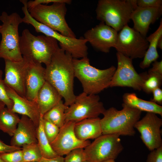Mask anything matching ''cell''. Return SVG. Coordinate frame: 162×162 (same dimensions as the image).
Returning a JSON list of instances; mask_svg holds the SVG:
<instances>
[{"label":"cell","instance_id":"obj_1","mask_svg":"<svg viewBox=\"0 0 162 162\" xmlns=\"http://www.w3.org/2000/svg\"><path fill=\"white\" fill-rule=\"evenodd\" d=\"M73 58L70 54L59 47L45 68L46 81L56 89L68 106L74 102L76 96L74 91Z\"/></svg>","mask_w":162,"mask_h":162},{"label":"cell","instance_id":"obj_2","mask_svg":"<svg viewBox=\"0 0 162 162\" xmlns=\"http://www.w3.org/2000/svg\"><path fill=\"white\" fill-rule=\"evenodd\" d=\"M73 62L75 77L81 83L83 92L88 94H97L110 87L116 69L114 66L99 69L90 64L87 57L80 59L73 58Z\"/></svg>","mask_w":162,"mask_h":162},{"label":"cell","instance_id":"obj_3","mask_svg":"<svg viewBox=\"0 0 162 162\" xmlns=\"http://www.w3.org/2000/svg\"><path fill=\"white\" fill-rule=\"evenodd\" d=\"M118 110L113 107L105 110L100 119L102 134H116L133 136L136 134L134 125L140 117L142 112L122 104Z\"/></svg>","mask_w":162,"mask_h":162},{"label":"cell","instance_id":"obj_4","mask_svg":"<svg viewBox=\"0 0 162 162\" xmlns=\"http://www.w3.org/2000/svg\"><path fill=\"white\" fill-rule=\"evenodd\" d=\"M59 47L58 41L53 38L44 35L36 36L27 29H24L20 36V49L22 56L46 66Z\"/></svg>","mask_w":162,"mask_h":162},{"label":"cell","instance_id":"obj_5","mask_svg":"<svg viewBox=\"0 0 162 162\" xmlns=\"http://www.w3.org/2000/svg\"><path fill=\"white\" fill-rule=\"evenodd\" d=\"M136 0H100L96 9L97 19L119 32L128 25Z\"/></svg>","mask_w":162,"mask_h":162},{"label":"cell","instance_id":"obj_6","mask_svg":"<svg viewBox=\"0 0 162 162\" xmlns=\"http://www.w3.org/2000/svg\"><path fill=\"white\" fill-rule=\"evenodd\" d=\"M0 20L2 23L0 29V58L14 62L22 61L23 57L20 51L18 27L23 22L22 18L16 12L8 15L3 11Z\"/></svg>","mask_w":162,"mask_h":162},{"label":"cell","instance_id":"obj_7","mask_svg":"<svg viewBox=\"0 0 162 162\" xmlns=\"http://www.w3.org/2000/svg\"><path fill=\"white\" fill-rule=\"evenodd\" d=\"M71 2L70 0H61L50 5L39 4L28 10L31 16L38 22L63 35L76 38L65 19L66 4Z\"/></svg>","mask_w":162,"mask_h":162},{"label":"cell","instance_id":"obj_8","mask_svg":"<svg viewBox=\"0 0 162 162\" xmlns=\"http://www.w3.org/2000/svg\"><path fill=\"white\" fill-rule=\"evenodd\" d=\"M22 10L24 16L23 22L32 25L35 31L41 33L45 35L50 37L59 42L60 48L70 54L74 58L78 59L87 57V40L84 38L79 39L71 38L63 35L34 19L29 14L27 7V2H22Z\"/></svg>","mask_w":162,"mask_h":162},{"label":"cell","instance_id":"obj_9","mask_svg":"<svg viewBox=\"0 0 162 162\" xmlns=\"http://www.w3.org/2000/svg\"><path fill=\"white\" fill-rule=\"evenodd\" d=\"M86 160L89 162H104L115 160L124 148L120 136L102 134L84 148Z\"/></svg>","mask_w":162,"mask_h":162},{"label":"cell","instance_id":"obj_10","mask_svg":"<svg viewBox=\"0 0 162 162\" xmlns=\"http://www.w3.org/2000/svg\"><path fill=\"white\" fill-rule=\"evenodd\" d=\"M105 110L99 96L88 94L83 92L76 96L74 102L66 109L65 123L69 121L76 122L98 117Z\"/></svg>","mask_w":162,"mask_h":162},{"label":"cell","instance_id":"obj_11","mask_svg":"<svg viewBox=\"0 0 162 162\" xmlns=\"http://www.w3.org/2000/svg\"><path fill=\"white\" fill-rule=\"evenodd\" d=\"M146 37L127 25L118 32L114 48L132 59L143 58L148 48Z\"/></svg>","mask_w":162,"mask_h":162},{"label":"cell","instance_id":"obj_12","mask_svg":"<svg viewBox=\"0 0 162 162\" xmlns=\"http://www.w3.org/2000/svg\"><path fill=\"white\" fill-rule=\"evenodd\" d=\"M116 55L117 67L110 87H127L136 90H142L145 73L139 74L137 72L130 58L118 52Z\"/></svg>","mask_w":162,"mask_h":162},{"label":"cell","instance_id":"obj_13","mask_svg":"<svg viewBox=\"0 0 162 162\" xmlns=\"http://www.w3.org/2000/svg\"><path fill=\"white\" fill-rule=\"evenodd\" d=\"M162 119L152 112H147L135 124L134 128L140 133L142 142L150 151L162 146Z\"/></svg>","mask_w":162,"mask_h":162},{"label":"cell","instance_id":"obj_14","mask_svg":"<svg viewBox=\"0 0 162 162\" xmlns=\"http://www.w3.org/2000/svg\"><path fill=\"white\" fill-rule=\"evenodd\" d=\"M20 62L5 60L4 84L14 90L18 95L26 97V82L30 60L23 57Z\"/></svg>","mask_w":162,"mask_h":162},{"label":"cell","instance_id":"obj_15","mask_svg":"<svg viewBox=\"0 0 162 162\" xmlns=\"http://www.w3.org/2000/svg\"><path fill=\"white\" fill-rule=\"evenodd\" d=\"M75 123L73 121L65 122L60 128L57 136L50 144L58 155L63 156L76 148H84L91 143L88 140L83 141L77 138L74 131Z\"/></svg>","mask_w":162,"mask_h":162},{"label":"cell","instance_id":"obj_16","mask_svg":"<svg viewBox=\"0 0 162 162\" xmlns=\"http://www.w3.org/2000/svg\"><path fill=\"white\" fill-rule=\"evenodd\" d=\"M118 32L103 22L87 31L84 38L95 49L108 53L112 47H115Z\"/></svg>","mask_w":162,"mask_h":162},{"label":"cell","instance_id":"obj_17","mask_svg":"<svg viewBox=\"0 0 162 162\" xmlns=\"http://www.w3.org/2000/svg\"><path fill=\"white\" fill-rule=\"evenodd\" d=\"M5 86L8 96L13 102L12 111L27 116L38 128L41 116L36 102L20 96L11 88L5 84Z\"/></svg>","mask_w":162,"mask_h":162},{"label":"cell","instance_id":"obj_18","mask_svg":"<svg viewBox=\"0 0 162 162\" xmlns=\"http://www.w3.org/2000/svg\"><path fill=\"white\" fill-rule=\"evenodd\" d=\"M162 14V8L137 7L133 11L131 20L133 28L146 37L151 24L154 23Z\"/></svg>","mask_w":162,"mask_h":162},{"label":"cell","instance_id":"obj_19","mask_svg":"<svg viewBox=\"0 0 162 162\" xmlns=\"http://www.w3.org/2000/svg\"><path fill=\"white\" fill-rule=\"evenodd\" d=\"M26 79V98L31 101H36L38 92L46 82L45 68L41 64L30 60Z\"/></svg>","mask_w":162,"mask_h":162},{"label":"cell","instance_id":"obj_20","mask_svg":"<svg viewBox=\"0 0 162 162\" xmlns=\"http://www.w3.org/2000/svg\"><path fill=\"white\" fill-rule=\"evenodd\" d=\"M37 128L29 117L22 115L12 136L10 145L21 147L24 145L38 143Z\"/></svg>","mask_w":162,"mask_h":162},{"label":"cell","instance_id":"obj_21","mask_svg":"<svg viewBox=\"0 0 162 162\" xmlns=\"http://www.w3.org/2000/svg\"><path fill=\"white\" fill-rule=\"evenodd\" d=\"M62 98L56 89L46 81L39 91L35 101L41 116L43 117L45 113L62 100Z\"/></svg>","mask_w":162,"mask_h":162},{"label":"cell","instance_id":"obj_22","mask_svg":"<svg viewBox=\"0 0 162 162\" xmlns=\"http://www.w3.org/2000/svg\"><path fill=\"white\" fill-rule=\"evenodd\" d=\"M74 131L76 136L80 140L95 139L102 135L100 118H88L76 122Z\"/></svg>","mask_w":162,"mask_h":162},{"label":"cell","instance_id":"obj_23","mask_svg":"<svg viewBox=\"0 0 162 162\" xmlns=\"http://www.w3.org/2000/svg\"><path fill=\"white\" fill-rule=\"evenodd\" d=\"M124 104L141 111L152 112L162 116V106L151 100L139 98L134 93H126L123 96Z\"/></svg>","mask_w":162,"mask_h":162},{"label":"cell","instance_id":"obj_24","mask_svg":"<svg viewBox=\"0 0 162 162\" xmlns=\"http://www.w3.org/2000/svg\"><path fill=\"white\" fill-rule=\"evenodd\" d=\"M162 36V20L161 19L159 26L157 30L146 38L149 43L148 48L144 56L143 60L139 64L140 67L144 69L149 67L152 63L157 60L159 57L157 50L158 41Z\"/></svg>","mask_w":162,"mask_h":162},{"label":"cell","instance_id":"obj_25","mask_svg":"<svg viewBox=\"0 0 162 162\" xmlns=\"http://www.w3.org/2000/svg\"><path fill=\"white\" fill-rule=\"evenodd\" d=\"M20 119L16 113L4 107L0 111V130L12 136Z\"/></svg>","mask_w":162,"mask_h":162},{"label":"cell","instance_id":"obj_26","mask_svg":"<svg viewBox=\"0 0 162 162\" xmlns=\"http://www.w3.org/2000/svg\"><path fill=\"white\" fill-rule=\"evenodd\" d=\"M68 107L62 100L45 113L42 117L43 118L60 128L65 123V112Z\"/></svg>","mask_w":162,"mask_h":162},{"label":"cell","instance_id":"obj_27","mask_svg":"<svg viewBox=\"0 0 162 162\" xmlns=\"http://www.w3.org/2000/svg\"><path fill=\"white\" fill-rule=\"evenodd\" d=\"M43 117L41 116L37 130L38 144L43 158H51L58 155L52 149L44 133L43 125Z\"/></svg>","mask_w":162,"mask_h":162},{"label":"cell","instance_id":"obj_28","mask_svg":"<svg viewBox=\"0 0 162 162\" xmlns=\"http://www.w3.org/2000/svg\"><path fill=\"white\" fill-rule=\"evenodd\" d=\"M21 150L23 162H39L43 158L38 143L24 145Z\"/></svg>","mask_w":162,"mask_h":162},{"label":"cell","instance_id":"obj_29","mask_svg":"<svg viewBox=\"0 0 162 162\" xmlns=\"http://www.w3.org/2000/svg\"><path fill=\"white\" fill-rule=\"evenodd\" d=\"M162 80V75L154 73H145L142 90L146 93L152 92L154 89L160 88Z\"/></svg>","mask_w":162,"mask_h":162},{"label":"cell","instance_id":"obj_30","mask_svg":"<svg viewBox=\"0 0 162 162\" xmlns=\"http://www.w3.org/2000/svg\"><path fill=\"white\" fill-rule=\"evenodd\" d=\"M42 122L44 133L51 144L57 136L59 131L60 128L55 124L43 118Z\"/></svg>","mask_w":162,"mask_h":162},{"label":"cell","instance_id":"obj_31","mask_svg":"<svg viewBox=\"0 0 162 162\" xmlns=\"http://www.w3.org/2000/svg\"><path fill=\"white\" fill-rule=\"evenodd\" d=\"M86 160L84 148H78L66 155L64 162H83Z\"/></svg>","mask_w":162,"mask_h":162},{"label":"cell","instance_id":"obj_32","mask_svg":"<svg viewBox=\"0 0 162 162\" xmlns=\"http://www.w3.org/2000/svg\"><path fill=\"white\" fill-rule=\"evenodd\" d=\"M0 156L4 162H23L21 149L0 154Z\"/></svg>","mask_w":162,"mask_h":162},{"label":"cell","instance_id":"obj_33","mask_svg":"<svg viewBox=\"0 0 162 162\" xmlns=\"http://www.w3.org/2000/svg\"><path fill=\"white\" fill-rule=\"evenodd\" d=\"M0 101L3 103L8 109H12L13 102L7 94L5 84L2 78H0Z\"/></svg>","mask_w":162,"mask_h":162},{"label":"cell","instance_id":"obj_34","mask_svg":"<svg viewBox=\"0 0 162 162\" xmlns=\"http://www.w3.org/2000/svg\"><path fill=\"white\" fill-rule=\"evenodd\" d=\"M136 4L139 7L162 8V0H136Z\"/></svg>","mask_w":162,"mask_h":162},{"label":"cell","instance_id":"obj_35","mask_svg":"<svg viewBox=\"0 0 162 162\" xmlns=\"http://www.w3.org/2000/svg\"><path fill=\"white\" fill-rule=\"evenodd\" d=\"M146 162H162V146L150 152Z\"/></svg>","mask_w":162,"mask_h":162},{"label":"cell","instance_id":"obj_36","mask_svg":"<svg viewBox=\"0 0 162 162\" xmlns=\"http://www.w3.org/2000/svg\"><path fill=\"white\" fill-rule=\"evenodd\" d=\"M22 149V148L6 144L0 140V154L8 153Z\"/></svg>","mask_w":162,"mask_h":162},{"label":"cell","instance_id":"obj_37","mask_svg":"<svg viewBox=\"0 0 162 162\" xmlns=\"http://www.w3.org/2000/svg\"><path fill=\"white\" fill-rule=\"evenodd\" d=\"M61 0H35L27 1V7L28 9L33 8L39 4H48L50 3H54L59 2Z\"/></svg>","mask_w":162,"mask_h":162},{"label":"cell","instance_id":"obj_38","mask_svg":"<svg viewBox=\"0 0 162 162\" xmlns=\"http://www.w3.org/2000/svg\"><path fill=\"white\" fill-rule=\"evenodd\" d=\"M152 93L153 95V99L151 101L157 104H161L162 103V90L160 88L154 89Z\"/></svg>","mask_w":162,"mask_h":162},{"label":"cell","instance_id":"obj_39","mask_svg":"<svg viewBox=\"0 0 162 162\" xmlns=\"http://www.w3.org/2000/svg\"><path fill=\"white\" fill-rule=\"evenodd\" d=\"M148 73H156L162 75V61H156L152 64V67L149 69Z\"/></svg>","mask_w":162,"mask_h":162},{"label":"cell","instance_id":"obj_40","mask_svg":"<svg viewBox=\"0 0 162 162\" xmlns=\"http://www.w3.org/2000/svg\"><path fill=\"white\" fill-rule=\"evenodd\" d=\"M39 162H64V158L60 156L51 158H42Z\"/></svg>","mask_w":162,"mask_h":162},{"label":"cell","instance_id":"obj_41","mask_svg":"<svg viewBox=\"0 0 162 162\" xmlns=\"http://www.w3.org/2000/svg\"><path fill=\"white\" fill-rule=\"evenodd\" d=\"M157 48L162 49V36L159 38L158 41Z\"/></svg>","mask_w":162,"mask_h":162},{"label":"cell","instance_id":"obj_42","mask_svg":"<svg viewBox=\"0 0 162 162\" xmlns=\"http://www.w3.org/2000/svg\"><path fill=\"white\" fill-rule=\"evenodd\" d=\"M5 104L0 101V111L4 107H5Z\"/></svg>","mask_w":162,"mask_h":162},{"label":"cell","instance_id":"obj_43","mask_svg":"<svg viewBox=\"0 0 162 162\" xmlns=\"http://www.w3.org/2000/svg\"><path fill=\"white\" fill-rule=\"evenodd\" d=\"M104 162H116L115 161V160H109L106 161Z\"/></svg>","mask_w":162,"mask_h":162},{"label":"cell","instance_id":"obj_44","mask_svg":"<svg viewBox=\"0 0 162 162\" xmlns=\"http://www.w3.org/2000/svg\"><path fill=\"white\" fill-rule=\"evenodd\" d=\"M2 71L1 70H0V78H2Z\"/></svg>","mask_w":162,"mask_h":162},{"label":"cell","instance_id":"obj_45","mask_svg":"<svg viewBox=\"0 0 162 162\" xmlns=\"http://www.w3.org/2000/svg\"><path fill=\"white\" fill-rule=\"evenodd\" d=\"M0 162H4L2 159L1 158L0 156Z\"/></svg>","mask_w":162,"mask_h":162},{"label":"cell","instance_id":"obj_46","mask_svg":"<svg viewBox=\"0 0 162 162\" xmlns=\"http://www.w3.org/2000/svg\"><path fill=\"white\" fill-rule=\"evenodd\" d=\"M83 162H89L87 160H86L85 161H84Z\"/></svg>","mask_w":162,"mask_h":162},{"label":"cell","instance_id":"obj_47","mask_svg":"<svg viewBox=\"0 0 162 162\" xmlns=\"http://www.w3.org/2000/svg\"><path fill=\"white\" fill-rule=\"evenodd\" d=\"M39 162L34 161V162Z\"/></svg>","mask_w":162,"mask_h":162},{"label":"cell","instance_id":"obj_48","mask_svg":"<svg viewBox=\"0 0 162 162\" xmlns=\"http://www.w3.org/2000/svg\"><path fill=\"white\" fill-rule=\"evenodd\" d=\"M1 25H0V28H1Z\"/></svg>","mask_w":162,"mask_h":162}]
</instances>
